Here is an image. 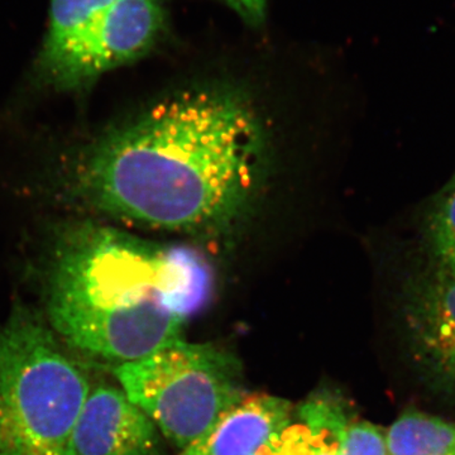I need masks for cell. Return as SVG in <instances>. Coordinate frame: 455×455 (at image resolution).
<instances>
[{"instance_id": "cell-7", "label": "cell", "mask_w": 455, "mask_h": 455, "mask_svg": "<svg viewBox=\"0 0 455 455\" xmlns=\"http://www.w3.org/2000/svg\"><path fill=\"white\" fill-rule=\"evenodd\" d=\"M405 315L416 353L455 388V275L434 268L409 284Z\"/></svg>"}, {"instance_id": "cell-11", "label": "cell", "mask_w": 455, "mask_h": 455, "mask_svg": "<svg viewBox=\"0 0 455 455\" xmlns=\"http://www.w3.org/2000/svg\"><path fill=\"white\" fill-rule=\"evenodd\" d=\"M425 236L434 268L455 275V176L431 208Z\"/></svg>"}, {"instance_id": "cell-5", "label": "cell", "mask_w": 455, "mask_h": 455, "mask_svg": "<svg viewBox=\"0 0 455 455\" xmlns=\"http://www.w3.org/2000/svg\"><path fill=\"white\" fill-rule=\"evenodd\" d=\"M113 372L132 403L180 449L245 395L238 359L212 344L179 339Z\"/></svg>"}, {"instance_id": "cell-6", "label": "cell", "mask_w": 455, "mask_h": 455, "mask_svg": "<svg viewBox=\"0 0 455 455\" xmlns=\"http://www.w3.org/2000/svg\"><path fill=\"white\" fill-rule=\"evenodd\" d=\"M66 455H164L161 431L122 388H92Z\"/></svg>"}, {"instance_id": "cell-12", "label": "cell", "mask_w": 455, "mask_h": 455, "mask_svg": "<svg viewBox=\"0 0 455 455\" xmlns=\"http://www.w3.org/2000/svg\"><path fill=\"white\" fill-rule=\"evenodd\" d=\"M253 455H335V444L325 430L291 423Z\"/></svg>"}, {"instance_id": "cell-13", "label": "cell", "mask_w": 455, "mask_h": 455, "mask_svg": "<svg viewBox=\"0 0 455 455\" xmlns=\"http://www.w3.org/2000/svg\"><path fill=\"white\" fill-rule=\"evenodd\" d=\"M239 14L245 23L259 27L265 22L268 0H220Z\"/></svg>"}, {"instance_id": "cell-4", "label": "cell", "mask_w": 455, "mask_h": 455, "mask_svg": "<svg viewBox=\"0 0 455 455\" xmlns=\"http://www.w3.org/2000/svg\"><path fill=\"white\" fill-rule=\"evenodd\" d=\"M166 27L161 0H50L36 77L50 88L79 92L145 56Z\"/></svg>"}, {"instance_id": "cell-2", "label": "cell", "mask_w": 455, "mask_h": 455, "mask_svg": "<svg viewBox=\"0 0 455 455\" xmlns=\"http://www.w3.org/2000/svg\"><path fill=\"white\" fill-rule=\"evenodd\" d=\"M44 276L47 319L57 337L116 366L182 339L212 284L208 263L188 248L82 221L57 233Z\"/></svg>"}, {"instance_id": "cell-1", "label": "cell", "mask_w": 455, "mask_h": 455, "mask_svg": "<svg viewBox=\"0 0 455 455\" xmlns=\"http://www.w3.org/2000/svg\"><path fill=\"white\" fill-rule=\"evenodd\" d=\"M260 156L259 124L242 100L191 90L90 147L70 173L68 191L142 226L212 229L229 223L250 200Z\"/></svg>"}, {"instance_id": "cell-9", "label": "cell", "mask_w": 455, "mask_h": 455, "mask_svg": "<svg viewBox=\"0 0 455 455\" xmlns=\"http://www.w3.org/2000/svg\"><path fill=\"white\" fill-rule=\"evenodd\" d=\"M301 423L325 430L334 440L335 455H388L386 431L347 414L331 394L314 395L300 411Z\"/></svg>"}, {"instance_id": "cell-3", "label": "cell", "mask_w": 455, "mask_h": 455, "mask_svg": "<svg viewBox=\"0 0 455 455\" xmlns=\"http://www.w3.org/2000/svg\"><path fill=\"white\" fill-rule=\"evenodd\" d=\"M92 386L51 326L18 305L0 324V455H66Z\"/></svg>"}, {"instance_id": "cell-8", "label": "cell", "mask_w": 455, "mask_h": 455, "mask_svg": "<svg viewBox=\"0 0 455 455\" xmlns=\"http://www.w3.org/2000/svg\"><path fill=\"white\" fill-rule=\"evenodd\" d=\"M292 423V403L245 394L180 455H253Z\"/></svg>"}, {"instance_id": "cell-10", "label": "cell", "mask_w": 455, "mask_h": 455, "mask_svg": "<svg viewBox=\"0 0 455 455\" xmlns=\"http://www.w3.org/2000/svg\"><path fill=\"white\" fill-rule=\"evenodd\" d=\"M388 455H455V424L406 412L386 430Z\"/></svg>"}]
</instances>
